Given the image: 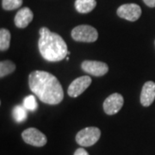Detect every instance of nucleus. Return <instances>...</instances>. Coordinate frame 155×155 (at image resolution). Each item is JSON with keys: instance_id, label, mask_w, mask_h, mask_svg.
<instances>
[{"instance_id": "obj_13", "label": "nucleus", "mask_w": 155, "mask_h": 155, "mask_svg": "<svg viewBox=\"0 0 155 155\" xmlns=\"http://www.w3.org/2000/svg\"><path fill=\"white\" fill-rule=\"evenodd\" d=\"M11 43V33L6 28L0 29V50L4 52L8 50Z\"/></svg>"}, {"instance_id": "obj_6", "label": "nucleus", "mask_w": 155, "mask_h": 155, "mask_svg": "<svg viewBox=\"0 0 155 155\" xmlns=\"http://www.w3.org/2000/svg\"><path fill=\"white\" fill-rule=\"evenodd\" d=\"M116 14L118 17L125 20L135 22L141 16V9L136 4H125L117 9Z\"/></svg>"}, {"instance_id": "obj_18", "label": "nucleus", "mask_w": 155, "mask_h": 155, "mask_svg": "<svg viewBox=\"0 0 155 155\" xmlns=\"http://www.w3.org/2000/svg\"><path fill=\"white\" fill-rule=\"evenodd\" d=\"M73 155H89L88 152L84 148H78Z\"/></svg>"}, {"instance_id": "obj_10", "label": "nucleus", "mask_w": 155, "mask_h": 155, "mask_svg": "<svg viewBox=\"0 0 155 155\" xmlns=\"http://www.w3.org/2000/svg\"><path fill=\"white\" fill-rule=\"evenodd\" d=\"M155 99V83L147 81L144 84L140 93V104L144 107L150 106Z\"/></svg>"}, {"instance_id": "obj_8", "label": "nucleus", "mask_w": 155, "mask_h": 155, "mask_svg": "<svg viewBox=\"0 0 155 155\" xmlns=\"http://www.w3.org/2000/svg\"><path fill=\"white\" fill-rule=\"evenodd\" d=\"M124 104V99L119 93H113L110 95L104 102V110L107 115H116L121 110Z\"/></svg>"}, {"instance_id": "obj_19", "label": "nucleus", "mask_w": 155, "mask_h": 155, "mask_svg": "<svg viewBox=\"0 0 155 155\" xmlns=\"http://www.w3.org/2000/svg\"><path fill=\"white\" fill-rule=\"evenodd\" d=\"M144 3L150 8H154L155 7V0H143Z\"/></svg>"}, {"instance_id": "obj_9", "label": "nucleus", "mask_w": 155, "mask_h": 155, "mask_svg": "<svg viewBox=\"0 0 155 155\" xmlns=\"http://www.w3.org/2000/svg\"><path fill=\"white\" fill-rule=\"evenodd\" d=\"M91 84V78L89 76L77 78L69 85L67 93L71 97H77L88 88Z\"/></svg>"}, {"instance_id": "obj_4", "label": "nucleus", "mask_w": 155, "mask_h": 155, "mask_svg": "<svg viewBox=\"0 0 155 155\" xmlns=\"http://www.w3.org/2000/svg\"><path fill=\"white\" fill-rule=\"evenodd\" d=\"M72 37L79 42H94L98 38V32L90 25H79L72 30Z\"/></svg>"}, {"instance_id": "obj_3", "label": "nucleus", "mask_w": 155, "mask_h": 155, "mask_svg": "<svg viewBox=\"0 0 155 155\" xmlns=\"http://www.w3.org/2000/svg\"><path fill=\"white\" fill-rule=\"evenodd\" d=\"M101 136V131L97 127H84L76 135V142L81 147H91L95 145Z\"/></svg>"}, {"instance_id": "obj_14", "label": "nucleus", "mask_w": 155, "mask_h": 155, "mask_svg": "<svg viewBox=\"0 0 155 155\" xmlns=\"http://www.w3.org/2000/svg\"><path fill=\"white\" fill-rule=\"evenodd\" d=\"M16 70V65L11 61H2L0 62V77H5Z\"/></svg>"}, {"instance_id": "obj_17", "label": "nucleus", "mask_w": 155, "mask_h": 155, "mask_svg": "<svg viewBox=\"0 0 155 155\" xmlns=\"http://www.w3.org/2000/svg\"><path fill=\"white\" fill-rule=\"evenodd\" d=\"M23 106L26 108V110L30 111L36 110L38 108V104L36 102V98L34 95L27 96L23 100Z\"/></svg>"}, {"instance_id": "obj_5", "label": "nucleus", "mask_w": 155, "mask_h": 155, "mask_svg": "<svg viewBox=\"0 0 155 155\" xmlns=\"http://www.w3.org/2000/svg\"><path fill=\"white\" fill-rule=\"evenodd\" d=\"M22 140L25 143L34 147H43L47 144V137L44 134L35 127H28L22 134Z\"/></svg>"}, {"instance_id": "obj_16", "label": "nucleus", "mask_w": 155, "mask_h": 155, "mask_svg": "<svg viewBox=\"0 0 155 155\" xmlns=\"http://www.w3.org/2000/svg\"><path fill=\"white\" fill-rule=\"evenodd\" d=\"M22 5V0H2V7L5 11H13L20 8Z\"/></svg>"}, {"instance_id": "obj_2", "label": "nucleus", "mask_w": 155, "mask_h": 155, "mask_svg": "<svg viewBox=\"0 0 155 155\" xmlns=\"http://www.w3.org/2000/svg\"><path fill=\"white\" fill-rule=\"evenodd\" d=\"M39 34L38 47L43 59L50 62H57L67 58V45L60 35L50 31L46 27L40 28Z\"/></svg>"}, {"instance_id": "obj_1", "label": "nucleus", "mask_w": 155, "mask_h": 155, "mask_svg": "<svg viewBox=\"0 0 155 155\" xmlns=\"http://www.w3.org/2000/svg\"><path fill=\"white\" fill-rule=\"evenodd\" d=\"M28 84L34 94L47 104H59L64 98V91L60 81L50 72L45 71L30 72Z\"/></svg>"}, {"instance_id": "obj_7", "label": "nucleus", "mask_w": 155, "mask_h": 155, "mask_svg": "<svg viewBox=\"0 0 155 155\" xmlns=\"http://www.w3.org/2000/svg\"><path fill=\"white\" fill-rule=\"evenodd\" d=\"M81 69L88 74L102 77L109 72L108 65L102 61H84L81 64Z\"/></svg>"}, {"instance_id": "obj_12", "label": "nucleus", "mask_w": 155, "mask_h": 155, "mask_svg": "<svg viewBox=\"0 0 155 155\" xmlns=\"http://www.w3.org/2000/svg\"><path fill=\"white\" fill-rule=\"evenodd\" d=\"M75 9L78 12L85 14L93 11L97 6L96 0H76L74 3Z\"/></svg>"}, {"instance_id": "obj_15", "label": "nucleus", "mask_w": 155, "mask_h": 155, "mask_svg": "<svg viewBox=\"0 0 155 155\" xmlns=\"http://www.w3.org/2000/svg\"><path fill=\"white\" fill-rule=\"evenodd\" d=\"M12 116L17 122H24L27 118V110L24 106H16L12 110Z\"/></svg>"}, {"instance_id": "obj_11", "label": "nucleus", "mask_w": 155, "mask_h": 155, "mask_svg": "<svg viewBox=\"0 0 155 155\" xmlns=\"http://www.w3.org/2000/svg\"><path fill=\"white\" fill-rule=\"evenodd\" d=\"M34 14L32 11L28 8L24 7L17 11V15L15 17V24L17 28H24L32 22Z\"/></svg>"}]
</instances>
